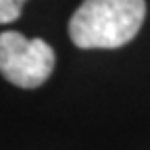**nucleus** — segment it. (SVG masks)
Masks as SVG:
<instances>
[{
	"label": "nucleus",
	"instance_id": "nucleus-1",
	"mask_svg": "<svg viewBox=\"0 0 150 150\" xmlns=\"http://www.w3.org/2000/svg\"><path fill=\"white\" fill-rule=\"evenodd\" d=\"M144 17V0H83L69 21V35L81 50H112L134 40Z\"/></svg>",
	"mask_w": 150,
	"mask_h": 150
},
{
	"label": "nucleus",
	"instance_id": "nucleus-2",
	"mask_svg": "<svg viewBox=\"0 0 150 150\" xmlns=\"http://www.w3.org/2000/svg\"><path fill=\"white\" fill-rule=\"evenodd\" d=\"M56 56L48 42L42 38L27 40L19 31L0 33V73L19 88L42 86L54 69Z\"/></svg>",
	"mask_w": 150,
	"mask_h": 150
},
{
	"label": "nucleus",
	"instance_id": "nucleus-3",
	"mask_svg": "<svg viewBox=\"0 0 150 150\" xmlns=\"http://www.w3.org/2000/svg\"><path fill=\"white\" fill-rule=\"evenodd\" d=\"M27 0H0V23H11L21 15Z\"/></svg>",
	"mask_w": 150,
	"mask_h": 150
}]
</instances>
